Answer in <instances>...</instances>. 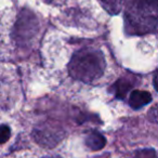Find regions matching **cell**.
I'll list each match as a JSON object with an SVG mask.
<instances>
[{
  "label": "cell",
  "instance_id": "obj_1",
  "mask_svg": "<svg viewBox=\"0 0 158 158\" xmlns=\"http://www.w3.org/2000/svg\"><path fill=\"white\" fill-rule=\"evenodd\" d=\"M158 25V0H131L125 12L126 31L130 35L153 33Z\"/></svg>",
  "mask_w": 158,
  "mask_h": 158
},
{
  "label": "cell",
  "instance_id": "obj_2",
  "mask_svg": "<svg viewBox=\"0 0 158 158\" xmlns=\"http://www.w3.org/2000/svg\"><path fill=\"white\" fill-rule=\"evenodd\" d=\"M68 68L73 78L84 82H92L103 75L105 60L101 51L82 49L73 55Z\"/></svg>",
  "mask_w": 158,
  "mask_h": 158
},
{
  "label": "cell",
  "instance_id": "obj_3",
  "mask_svg": "<svg viewBox=\"0 0 158 158\" xmlns=\"http://www.w3.org/2000/svg\"><path fill=\"white\" fill-rule=\"evenodd\" d=\"M152 102V95L147 91L134 90L129 95V104L133 110H139Z\"/></svg>",
  "mask_w": 158,
  "mask_h": 158
},
{
  "label": "cell",
  "instance_id": "obj_4",
  "mask_svg": "<svg viewBox=\"0 0 158 158\" xmlns=\"http://www.w3.org/2000/svg\"><path fill=\"white\" fill-rule=\"evenodd\" d=\"M86 144L92 151H99L105 146L106 140L101 133L97 131H91L86 138Z\"/></svg>",
  "mask_w": 158,
  "mask_h": 158
},
{
  "label": "cell",
  "instance_id": "obj_5",
  "mask_svg": "<svg viewBox=\"0 0 158 158\" xmlns=\"http://www.w3.org/2000/svg\"><path fill=\"white\" fill-rule=\"evenodd\" d=\"M99 1L104 10H106L112 15H115L120 12L126 0H99Z\"/></svg>",
  "mask_w": 158,
  "mask_h": 158
},
{
  "label": "cell",
  "instance_id": "obj_6",
  "mask_svg": "<svg viewBox=\"0 0 158 158\" xmlns=\"http://www.w3.org/2000/svg\"><path fill=\"white\" fill-rule=\"evenodd\" d=\"M130 87H131V84L128 81L127 79H119L113 87L116 98L123 99L126 97V94H127V92L130 90Z\"/></svg>",
  "mask_w": 158,
  "mask_h": 158
},
{
  "label": "cell",
  "instance_id": "obj_7",
  "mask_svg": "<svg viewBox=\"0 0 158 158\" xmlns=\"http://www.w3.org/2000/svg\"><path fill=\"white\" fill-rule=\"evenodd\" d=\"M135 158H157L156 152L152 148H144L136 152Z\"/></svg>",
  "mask_w": 158,
  "mask_h": 158
},
{
  "label": "cell",
  "instance_id": "obj_8",
  "mask_svg": "<svg viewBox=\"0 0 158 158\" xmlns=\"http://www.w3.org/2000/svg\"><path fill=\"white\" fill-rule=\"evenodd\" d=\"M10 135H11V130L8 126L2 125L1 126V135H0V139H1V143H6L8 140H9Z\"/></svg>",
  "mask_w": 158,
  "mask_h": 158
},
{
  "label": "cell",
  "instance_id": "obj_9",
  "mask_svg": "<svg viewBox=\"0 0 158 158\" xmlns=\"http://www.w3.org/2000/svg\"><path fill=\"white\" fill-rule=\"evenodd\" d=\"M148 119L153 123H158V104L151 108V110L148 112Z\"/></svg>",
  "mask_w": 158,
  "mask_h": 158
},
{
  "label": "cell",
  "instance_id": "obj_10",
  "mask_svg": "<svg viewBox=\"0 0 158 158\" xmlns=\"http://www.w3.org/2000/svg\"><path fill=\"white\" fill-rule=\"evenodd\" d=\"M153 85H154V88L156 89V91H158V69L156 70V73L154 74Z\"/></svg>",
  "mask_w": 158,
  "mask_h": 158
},
{
  "label": "cell",
  "instance_id": "obj_11",
  "mask_svg": "<svg viewBox=\"0 0 158 158\" xmlns=\"http://www.w3.org/2000/svg\"><path fill=\"white\" fill-rule=\"evenodd\" d=\"M44 158H60V157H44Z\"/></svg>",
  "mask_w": 158,
  "mask_h": 158
}]
</instances>
